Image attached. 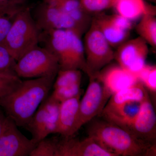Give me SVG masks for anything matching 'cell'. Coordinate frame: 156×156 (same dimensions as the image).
Returning <instances> with one entry per match:
<instances>
[{"mask_svg": "<svg viewBox=\"0 0 156 156\" xmlns=\"http://www.w3.org/2000/svg\"><path fill=\"white\" fill-rule=\"evenodd\" d=\"M56 77H43L22 81L16 89L0 98V106L18 127L25 128L48 97Z\"/></svg>", "mask_w": 156, "mask_h": 156, "instance_id": "cell-1", "label": "cell"}, {"mask_svg": "<svg viewBox=\"0 0 156 156\" xmlns=\"http://www.w3.org/2000/svg\"><path fill=\"white\" fill-rule=\"evenodd\" d=\"M91 121L88 136L116 156L156 155V144L139 139L129 131L104 119Z\"/></svg>", "mask_w": 156, "mask_h": 156, "instance_id": "cell-2", "label": "cell"}, {"mask_svg": "<svg viewBox=\"0 0 156 156\" xmlns=\"http://www.w3.org/2000/svg\"><path fill=\"white\" fill-rule=\"evenodd\" d=\"M41 29L29 8L17 14L3 44L16 61L29 50L39 45Z\"/></svg>", "mask_w": 156, "mask_h": 156, "instance_id": "cell-3", "label": "cell"}, {"mask_svg": "<svg viewBox=\"0 0 156 156\" xmlns=\"http://www.w3.org/2000/svg\"><path fill=\"white\" fill-rule=\"evenodd\" d=\"M60 69L54 54L39 45L29 50L16 62L14 72L19 78L56 77Z\"/></svg>", "mask_w": 156, "mask_h": 156, "instance_id": "cell-4", "label": "cell"}, {"mask_svg": "<svg viewBox=\"0 0 156 156\" xmlns=\"http://www.w3.org/2000/svg\"><path fill=\"white\" fill-rule=\"evenodd\" d=\"M86 32L83 43L86 73L90 77L95 76L114 59L115 52L92 20Z\"/></svg>", "mask_w": 156, "mask_h": 156, "instance_id": "cell-5", "label": "cell"}, {"mask_svg": "<svg viewBox=\"0 0 156 156\" xmlns=\"http://www.w3.org/2000/svg\"><path fill=\"white\" fill-rule=\"evenodd\" d=\"M89 80L87 90L80 100L76 132L82 126L101 114L112 96L95 76L90 77Z\"/></svg>", "mask_w": 156, "mask_h": 156, "instance_id": "cell-6", "label": "cell"}, {"mask_svg": "<svg viewBox=\"0 0 156 156\" xmlns=\"http://www.w3.org/2000/svg\"><path fill=\"white\" fill-rule=\"evenodd\" d=\"M15 122L6 117L0 136V156H28L36 146L33 140L28 139L18 130Z\"/></svg>", "mask_w": 156, "mask_h": 156, "instance_id": "cell-7", "label": "cell"}, {"mask_svg": "<svg viewBox=\"0 0 156 156\" xmlns=\"http://www.w3.org/2000/svg\"><path fill=\"white\" fill-rule=\"evenodd\" d=\"M39 44L57 57L59 69H72L71 30L42 31Z\"/></svg>", "mask_w": 156, "mask_h": 156, "instance_id": "cell-8", "label": "cell"}, {"mask_svg": "<svg viewBox=\"0 0 156 156\" xmlns=\"http://www.w3.org/2000/svg\"><path fill=\"white\" fill-rule=\"evenodd\" d=\"M148 54L147 43L139 37L120 45L115 52L114 59L121 67L136 74L146 64Z\"/></svg>", "mask_w": 156, "mask_h": 156, "instance_id": "cell-9", "label": "cell"}, {"mask_svg": "<svg viewBox=\"0 0 156 156\" xmlns=\"http://www.w3.org/2000/svg\"><path fill=\"white\" fill-rule=\"evenodd\" d=\"M32 16L42 31L72 30L83 35L71 18L57 6L44 2L36 8Z\"/></svg>", "mask_w": 156, "mask_h": 156, "instance_id": "cell-10", "label": "cell"}, {"mask_svg": "<svg viewBox=\"0 0 156 156\" xmlns=\"http://www.w3.org/2000/svg\"><path fill=\"white\" fill-rule=\"evenodd\" d=\"M55 156H116L88 136L80 140L73 136L58 138Z\"/></svg>", "mask_w": 156, "mask_h": 156, "instance_id": "cell-11", "label": "cell"}, {"mask_svg": "<svg viewBox=\"0 0 156 156\" xmlns=\"http://www.w3.org/2000/svg\"><path fill=\"white\" fill-rule=\"evenodd\" d=\"M128 131L145 142L156 144V115L149 97L141 102L139 112Z\"/></svg>", "mask_w": 156, "mask_h": 156, "instance_id": "cell-12", "label": "cell"}, {"mask_svg": "<svg viewBox=\"0 0 156 156\" xmlns=\"http://www.w3.org/2000/svg\"><path fill=\"white\" fill-rule=\"evenodd\" d=\"M95 76L112 95L139 82L136 74L119 65L107 66Z\"/></svg>", "mask_w": 156, "mask_h": 156, "instance_id": "cell-13", "label": "cell"}, {"mask_svg": "<svg viewBox=\"0 0 156 156\" xmlns=\"http://www.w3.org/2000/svg\"><path fill=\"white\" fill-rule=\"evenodd\" d=\"M142 102L130 101L114 106L105 105L99 116L128 131L138 114Z\"/></svg>", "mask_w": 156, "mask_h": 156, "instance_id": "cell-14", "label": "cell"}, {"mask_svg": "<svg viewBox=\"0 0 156 156\" xmlns=\"http://www.w3.org/2000/svg\"><path fill=\"white\" fill-rule=\"evenodd\" d=\"M82 94L60 102L57 134L68 137L74 136L77 132L76 127Z\"/></svg>", "mask_w": 156, "mask_h": 156, "instance_id": "cell-15", "label": "cell"}, {"mask_svg": "<svg viewBox=\"0 0 156 156\" xmlns=\"http://www.w3.org/2000/svg\"><path fill=\"white\" fill-rule=\"evenodd\" d=\"M112 48H117L128 40L130 31L122 30L111 21L108 15L99 14L92 18Z\"/></svg>", "mask_w": 156, "mask_h": 156, "instance_id": "cell-16", "label": "cell"}, {"mask_svg": "<svg viewBox=\"0 0 156 156\" xmlns=\"http://www.w3.org/2000/svg\"><path fill=\"white\" fill-rule=\"evenodd\" d=\"M53 5L66 13L76 23L81 33L87 32L92 18L83 9L80 0H57Z\"/></svg>", "mask_w": 156, "mask_h": 156, "instance_id": "cell-17", "label": "cell"}, {"mask_svg": "<svg viewBox=\"0 0 156 156\" xmlns=\"http://www.w3.org/2000/svg\"><path fill=\"white\" fill-rule=\"evenodd\" d=\"M113 8L117 14L131 21L147 14H156V8L144 0H117Z\"/></svg>", "mask_w": 156, "mask_h": 156, "instance_id": "cell-18", "label": "cell"}, {"mask_svg": "<svg viewBox=\"0 0 156 156\" xmlns=\"http://www.w3.org/2000/svg\"><path fill=\"white\" fill-rule=\"evenodd\" d=\"M149 97L146 89L139 81L112 95L106 105L114 106L130 101L142 102Z\"/></svg>", "mask_w": 156, "mask_h": 156, "instance_id": "cell-19", "label": "cell"}, {"mask_svg": "<svg viewBox=\"0 0 156 156\" xmlns=\"http://www.w3.org/2000/svg\"><path fill=\"white\" fill-rule=\"evenodd\" d=\"M48 109L46 99L41 104L25 128L31 134L32 139L38 143L43 139V133L48 119Z\"/></svg>", "mask_w": 156, "mask_h": 156, "instance_id": "cell-20", "label": "cell"}, {"mask_svg": "<svg viewBox=\"0 0 156 156\" xmlns=\"http://www.w3.org/2000/svg\"><path fill=\"white\" fill-rule=\"evenodd\" d=\"M156 14H147L140 17L136 26V32L140 37L154 48L156 47Z\"/></svg>", "mask_w": 156, "mask_h": 156, "instance_id": "cell-21", "label": "cell"}, {"mask_svg": "<svg viewBox=\"0 0 156 156\" xmlns=\"http://www.w3.org/2000/svg\"><path fill=\"white\" fill-rule=\"evenodd\" d=\"M48 104V113L47 122L44 128L43 139L49 134L58 133L59 122V106L60 102L51 95L46 98Z\"/></svg>", "mask_w": 156, "mask_h": 156, "instance_id": "cell-22", "label": "cell"}, {"mask_svg": "<svg viewBox=\"0 0 156 156\" xmlns=\"http://www.w3.org/2000/svg\"><path fill=\"white\" fill-rule=\"evenodd\" d=\"M25 8L0 5V44H3L17 14Z\"/></svg>", "mask_w": 156, "mask_h": 156, "instance_id": "cell-23", "label": "cell"}, {"mask_svg": "<svg viewBox=\"0 0 156 156\" xmlns=\"http://www.w3.org/2000/svg\"><path fill=\"white\" fill-rule=\"evenodd\" d=\"M82 73L77 69H59L53 83V89L81 83Z\"/></svg>", "mask_w": 156, "mask_h": 156, "instance_id": "cell-24", "label": "cell"}, {"mask_svg": "<svg viewBox=\"0 0 156 156\" xmlns=\"http://www.w3.org/2000/svg\"><path fill=\"white\" fill-rule=\"evenodd\" d=\"M140 82L146 89L153 93L156 92V66L145 64L136 73Z\"/></svg>", "mask_w": 156, "mask_h": 156, "instance_id": "cell-25", "label": "cell"}, {"mask_svg": "<svg viewBox=\"0 0 156 156\" xmlns=\"http://www.w3.org/2000/svg\"><path fill=\"white\" fill-rule=\"evenodd\" d=\"M58 138H45L37 144L29 156H55Z\"/></svg>", "mask_w": 156, "mask_h": 156, "instance_id": "cell-26", "label": "cell"}, {"mask_svg": "<svg viewBox=\"0 0 156 156\" xmlns=\"http://www.w3.org/2000/svg\"><path fill=\"white\" fill-rule=\"evenodd\" d=\"M117 0H80L81 6L88 14H97L113 8Z\"/></svg>", "mask_w": 156, "mask_h": 156, "instance_id": "cell-27", "label": "cell"}, {"mask_svg": "<svg viewBox=\"0 0 156 156\" xmlns=\"http://www.w3.org/2000/svg\"><path fill=\"white\" fill-rule=\"evenodd\" d=\"M81 83L54 89L51 96L59 102L68 100L82 94Z\"/></svg>", "mask_w": 156, "mask_h": 156, "instance_id": "cell-28", "label": "cell"}, {"mask_svg": "<svg viewBox=\"0 0 156 156\" xmlns=\"http://www.w3.org/2000/svg\"><path fill=\"white\" fill-rule=\"evenodd\" d=\"M22 82L15 74L0 73V98L12 92Z\"/></svg>", "mask_w": 156, "mask_h": 156, "instance_id": "cell-29", "label": "cell"}, {"mask_svg": "<svg viewBox=\"0 0 156 156\" xmlns=\"http://www.w3.org/2000/svg\"><path fill=\"white\" fill-rule=\"evenodd\" d=\"M16 62L5 47L0 44V73L16 74L14 67Z\"/></svg>", "mask_w": 156, "mask_h": 156, "instance_id": "cell-30", "label": "cell"}, {"mask_svg": "<svg viewBox=\"0 0 156 156\" xmlns=\"http://www.w3.org/2000/svg\"><path fill=\"white\" fill-rule=\"evenodd\" d=\"M109 18L112 23L122 30L130 31L132 28V21L119 14L108 15Z\"/></svg>", "mask_w": 156, "mask_h": 156, "instance_id": "cell-31", "label": "cell"}, {"mask_svg": "<svg viewBox=\"0 0 156 156\" xmlns=\"http://www.w3.org/2000/svg\"><path fill=\"white\" fill-rule=\"evenodd\" d=\"M27 1L28 0H0V5L15 7H26V3Z\"/></svg>", "mask_w": 156, "mask_h": 156, "instance_id": "cell-32", "label": "cell"}, {"mask_svg": "<svg viewBox=\"0 0 156 156\" xmlns=\"http://www.w3.org/2000/svg\"><path fill=\"white\" fill-rule=\"evenodd\" d=\"M5 118L6 117H5L3 115L2 113L0 111V136L2 134V131L4 122H5Z\"/></svg>", "mask_w": 156, "mask_h": 156, "instance_id": "cell-33", "label": "cell"}, {"mask_svg": "<svg viewBox=\"0 0 156 156\" xmlns=\"http://www.w3.org/2000/svg\"><path fill=\"white\" fill-rule=\"evenodd\" d=\"M57 1V0H44V2L51 5H54Z\"/></svg>", "mask_w": 156, "mask_h": 156, "instance_id": "cell-34", "label": "cell"}]
</instances>
